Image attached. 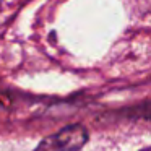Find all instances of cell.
Here are the masks:
<instances>
[{
  "mask_svg": "<svg viewBox=\"0 0 151 151\" xmlns=\"http://www.w3.org/2000/svg\"><path fill=\"white\" fill-rule=\"evenodd\" d=\"M88 141V130L75 124L62 128L60 132L46 137L34 151H78Z\"/></svg>",
  "mask_w": 151,
  "mask_h": 151,
  "instance_id": "6da1fadb",
  "label": "cell"
}]
</instances>
